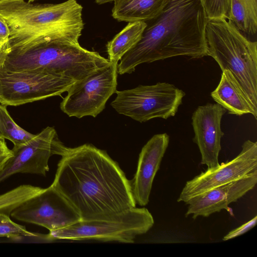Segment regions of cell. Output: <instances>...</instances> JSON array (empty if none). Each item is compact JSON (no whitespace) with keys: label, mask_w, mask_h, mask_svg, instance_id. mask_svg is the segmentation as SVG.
Here are the masks:
<instances>
[{"label":"cell","mask_w":257,"mask_h":257,"mask_svg":"<svg viewBox=\"0 0 257 257\" xmlns=\"http://www.w3.org/2000/svg\"><path fill=\"white\" fill-rule=\"evenodd\" d=\"M207 54L222 71L230 70L257 108V42L249 40L230 21L208 20L206 27Z\"/></svg>","instance_id":"obj_5"},{"label":"cell","mask_w":257,"mask_h":257,"mask_svg":"<svg viewBox=\"0 0 257 257\" xmlns=\"http://www.w3.org/2000/svg\"><path fill=\"white\" fill-rule=\"evenodd\" d=\"M43 189L31 185H22L0 194V213L10 216L16 208L40 193Z\"/></svg>","instance_id":"obj_21"},{"label":"cell","mask_w":257,"mask_h":257,"mask_svg":"<svg viewBox=\"0 0 257 257\" xmlns=\"http://www.w3.org/2000/svg\"><path fill=\"white\" fill-rule=\"evenodd\" d=\"M154 224V218L145 207H136L105 219L82 220L66 227L49 231V241L56 239L133 243L138 235L147 233Z\"/></svg>","instance_id":"obj_6"},{"label":"cell","mask_w":257,"mask_h":257,"mask_svg":"<svg viewBox=\"0 0 257 257\" xmlns=\"http://www.w3.org/2000/svg\"><path fill=\"white\" fill-rule=\"evenodd\" d=\"M226 110L218 103H208L199 106L192 116L195 136L193 141L201 154V164L208 168L219 165L218 156L221 150V139L224 135L221 120Z\"/></svg>","instance_id":"obj_14"},{"label":"cell","mask_w":257,"mask_h":257,"mask_svg":"<svg viewBox=\"0 0 257 257\" xmlns=\"http://www.w3.org/2000/svg\"><path fill=\"white\" fill-rule=\"evenodd\" d=\"M115 93L116 97L111 102V106L118 113L140 122L174 116L185 95L183 91L166 82L139 85Z\"/></svg>","instance_id":"obj_7"},{"label":"cell","mask_w":257,"mask_h":257,"mask_svg":"<svg viewBox=\"0 0 257 257\" xmlns=\"http://www.w3.org/2000/svg\"><path fill=\"white\" fill-rule=\"evenodd\" d=\"M227 20L244 35H255L257 31V0H230Z\"/></svg>","instance_id":"obj_19"},{"label":"cell","mask_w":257,"mask_h":257,"mask_svg":"<svg viewBox=\"0 0 257 257\" xmlns=\"http://www.w3.org/2000/svg\"><path fill=\"white\" fill-rule=\"evenodd\" d=\"M117 65L106 66L75 81L60 103L61 110L69 116L96 117L105 108L109 97L116 91Z\"/></svg>","instance_id":"obj_9"},{"label":"cell","mask_w":257,"mask_h":257,"mask_svg":"<svg viewBox=\"0 0 257 257\" xmlns=\"http://www.w3.org/2000/svg\"><path fill=\"white\" fill-rule=\"evenodd\" d=\"M13 155V152L7 146L5 139L0 137V170Z\"/></svg>","instance_id":"obj_25"},{"label":"cell","mask_w":257,"mask_h":257,"mask_svg":"<svg viewBox=\"0 0 257 257\" xmlns=\"http://www.w3.org/2000/svg\"><path fill=\"white\" fill-rule=\"evenodd\" d=\"M257 169V143L247 140L240 153L230 161L207 168L188 181L177 199L187 202L190 198L216 187L238 180Z\"/></svg>","instance_id":"obj_12"},{"label":"cell","mask_w":257,"mask_h":257,"mask_svg":"<svg viewBox=\"0 0 257 257\" xmlns=\"http://www.w3.org/2000/svg\"><path fill=\"white\" fill-rule=\"evenodd\" d=\"M168 0H116L112 16L120 22H147L157 17Z\"/></svg>","instance_id":"obj_17"},{"label":"cell","mask_w":257,"mask_h":257,"mask_svg":"<svg viewBox=\"0 0 257 257\" xmlns=\"http://www.w3.org/2000/svg\"><path fill=\"white\" fill-rule=\"evenodd\" d=\"M68 148L59 140L54 127L47 126L27 143L14 146L13 155L0 170V183L18 173L45 176L54 155L63 156Z\"/></svg>","instance_id":"obj_11"},{"label":"cell","mask_w":257,"mask_h":257,"mask_svg":"<svg viewBox=\"0 0 257 257\" xmlns=\"http://www.w3.org/2000/svg\"><path fill=\"white\" fill-rule=\"evenodd\" d=\"M213 99L236 115L250 113L257 118V108L249 99L232 73L222 71L221 79L216 89L211 93Z\"/></svg>","instance_id":"obj_16"},{"label":"cell","mask_w":257,"mask_h":257,"mask_svg":"<svg viewBox=\"0 0 257 257\" xmlns=\"http://www.w3.org/2000/svg\"><path fill=\"white\" fill-rule=\"evenodd\" d=\"M9 28L5 21L0 17V44L2 47L9 42Z\"/></svg>","instance_id":"obj_26"},{"label":"cell","mask_w":257,"mask_h":257,"mask_svg":"<svg viewBox=\"0 0 257 257\" xmlns=\"http://www.w3.org/2000/svg\"><path fill=\"white\" fill-rule=\"evenodd\" d=\"M108 59L79 44L58 40L32 42L0 50V69L8 71H42L75 81L107 65Z\"/></svg>","instance_id":"obj_4"},{"label":"cell","mask_w":257,"mask_h":257,"mask_svg":"<svg viewBox=\"0 0 257 257\" xmlns=\"http://www.w3.org/2000/svg\"><path fill=\"white\" fill-rule=\"evenodd\" d=\"M256 183L257 169L238 180L196 195L185 202L188 205L185 217L192 215L194 219L200 216L207 217L222 210L234 216L228 205L253 189Z\"/></svg>","instance_id":"obj_13"},{"label":"cell","mask_w":257,"mask_h":257,"mask_svg":"<svg viewBox=\"0 0 257 257\" xmlns=\"http://www.w3.org/2000/svg\"><path fill=\"white\" fill-rule=\"evenodd\" d=\"M34 1H35V0H29V2H34Z\"/></svg>","instance_id":"obj_28"},{"label":"cell","mask_w":257,"mask_h":257,"mask_svg":"<svg viewBox=\"0 0 257 257\" xmlns=\"http://www.w3.org/2000/svg\"><path fill=\"white\" fill-rule=\"evenodd\" d=\"M257 222V216L255 215L253 218L239 226L238 227L232 230L229 231L226 235H225L222 238L224 241L235 238L239 235H241L247 231L249 230L251 228L253 227Z\"/></svg>","instance_id":"obj_24"},{"label":"cell","mask_w":257,"mask_h":257,"mask_svg":"<svg viewBox=\"0 0 257 257\" xmlns=\"http://www.w3.org/2000/svg\"><path fill=\"white\" fill-rule=\"evenodd\" d=\"M10 216L0 213V237L20 240L25 237H40L46 240L45 234L41 235L28 230L25 226L13 221Z\"/></svg>","instance_id":"obj_22"},{"label":"cell","mask_w":257,"mask_h":257,"mask_svg":"<svg viewBox=\"0 0 257 257\" xmlns=\"http://www.w3.org/2000/svg\"><path fill=\"white\" fill-rule=\"evenodd\" d=\"M116 0H95V2L98 5H102L111 2H114Z\"/></svg>","instance_id":"obj_27"},{"label":"cell","mask_w":257,"mask_h":257,"mask_svg":"<svg viewBox=\"0 0 257 257\" xmlns=\"http://www.w3.org/2000/svg\"><path fill=\"white\" fill-rule=\"evenodd\" d=\"M208 21L200 0H168L159 15L146 22L139 42L120 59L117 73H131L141 64L178 56H207Z\"/></svg>","instance_id":"obj_2"},{"label":"cell","mask_w":257,"mask_h":257,"mask_svg":"<svg viewBox=\"0 0 257 257\" xmlns=\"http://www.w3.org/2000/svg\"><path fill=\"white\" fill-rule=\"evenodd\" d=\"M75 82L47 71L0 69V103L19 106L60 95Z\"/></svg>","instance_id":"obj_8"},{"label":"cell","mask_w":257,"mask_h":257,"mask_svg":"<svg viewBox=\"0 0 257 257\" xmlns=\"http://www.w3.org/2000/svg\"><path fill=\"white\" fill-rule=\"evenodd\" d=\"M35 135L18 125L10 115L7 106L0 103V137L10 141L14 146H19L27 143Z\"/></svg>","instance_id":"obj_20"},{"label":"cell","mask_w":257,"mask_h":257,"mask_svg":"<svg viewBox=\"0 0 257 257\" xmlns=\"http://www.w3.org/2000/svg\"><path fill=\"white\" fill-rule=\"evenodd\" d=\"M208 20L225 19L227 20L230 0H200Z\"/></svg>","instance_id":"obj_23"},{"label":"cell","mask_w":257,"mask_h":257,"mask_svg":"<svg viewBox=\"0 0 257 257\" xmlns=\"http://www.w3.org/2000/svg\"><path fill=\"white\" fill-rule=\"evenodd\" d=\"M51 185L82 220L105 219L136 207L131 180L106 151L91 144L68 148Z\"/></svg>","instance_id":"obj_1"},{"label":"cell","mask_w":257,"mask_h":257,"mask_svg":"<svg viewBox=\"0 0 257 257\" xmlns=\"http://www.w3.org/2000/svg\"><path fill=\"white\" fill-rule=\"evenodd\" d=\"M169 143L166 133L154 135L143 147L136 174L131 180L136 204L141 206L148 204L155 175Z\"/></svg>","instance_id":"obj_15"},{"label":"cell","mask_w":257,"mask_h":257,"mask_svg":"<svg viewBox=\"0 0 257 257\" xmlns=\"http://www.w3.org/2000/svg\"><path fill=\"white\" fill-rule=\"evenodd\" d=\"M83 7L76 0L31 4L24 0L0 2V17L10 30L8 47L58 40L79 43L84 28Z\"/></svg>","instance_id":"obj_3"},{"label":"cell","mask_w":257,"mask_h":257,"mask_svg":"<svg viewBox=\"0 0 257 257\" xmlns=\"http://www.w3.org/2000/svg\"><path fill=\"white\" fill-rule=\"evenodd\" d=\"M145 22H129L106 44L108 60L118 64V61L140 40L147 27Z\"/></svg>","instance_id":"obj_18"},{"label":"cell","mask_w":257,"mask_h":257,"mask_svg":"<svg viewBox=\"0 0 257 257\" xmlns=\"http://www.w3.org/2000/svg\"><path fill=\"white\" fill-rule=\"evenodd\" d=\"M10 216L22 222L43 226L49 231L66 227L81 220L74 207L52 185L22 203Z\"/></svg>","instance_id":"obj_10"},{"label":"cell","mask_w":257,"mask_h":257,"mask_svg":"<svg viewBox=\"0 0 257 257\" xmlns=\"http://www.w3.org/2000/svg\"><path fill=\"white\" fill-rule=\"evenodd\" d=\"M1 48H2V47H1V44H0V50H1Z\"/></svg>","instance_id":"obj_29"},{"label":"cell","mask_w":257,"mask_h":257,"mask_svg":"<svg viewBox=\"0 0 257 257\" xmlns=\"http://www.w3.org/2000/svg\"><path fill=\"white\" fill-rule=\"evenodd\" d=\"M2 1H4V0H0V2Z\"/></svg>","instance_id":"obj_30"}]
</instances>
